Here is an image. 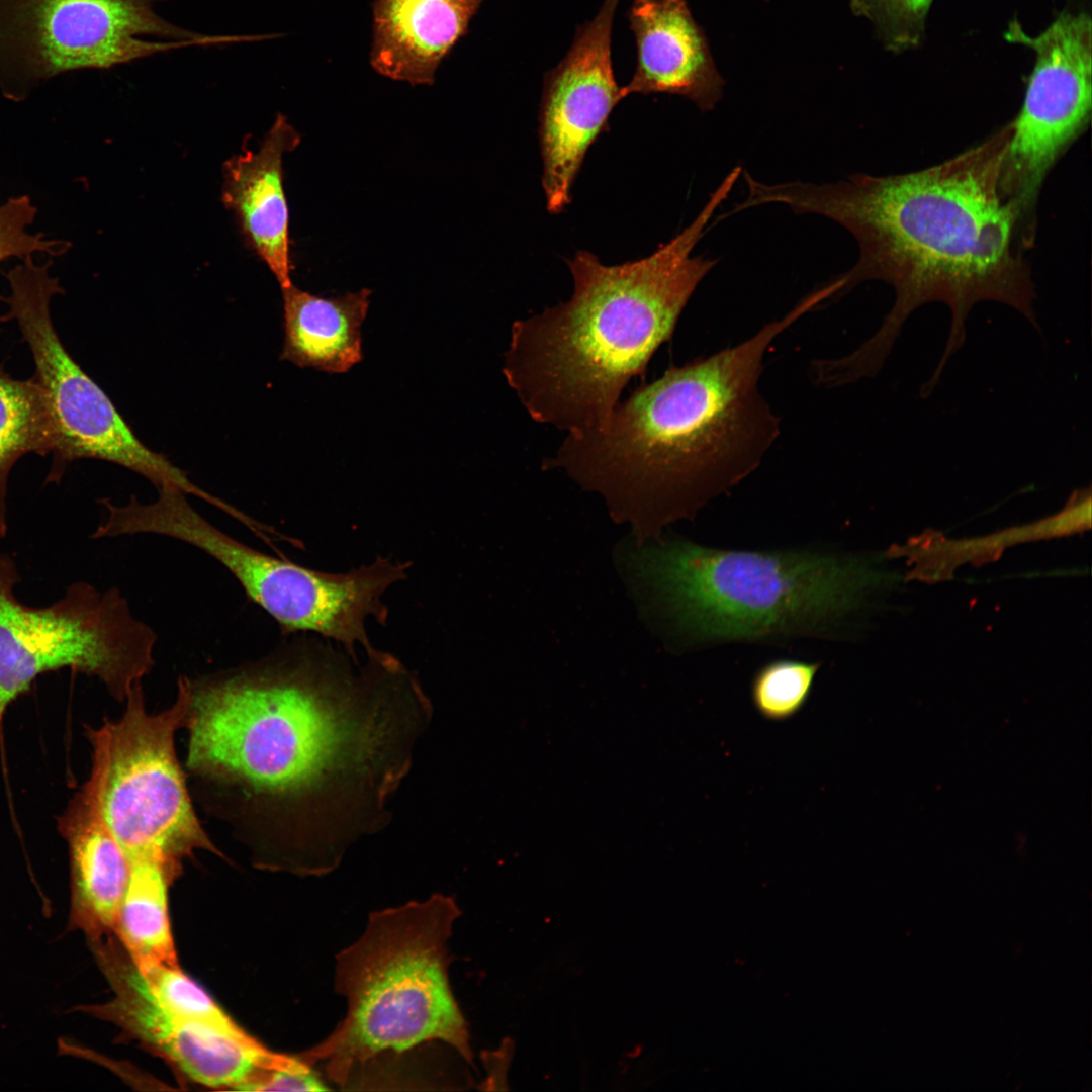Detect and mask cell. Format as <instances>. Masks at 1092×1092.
Segmentation results:
<instances>
[{"label":"cell","instance_id":"obj_24","mask_svg":"<svg viewBox=\"0 0 1092 1092\" xmlns=\"http://www.w3.org/2000/svg\"><path fill=\"white\" fill-rule=\"evenodd\" d=\"M857 16L874 26L885 49L902 53L919 47L933 0H848Z\"/></svg>","mask_w":1092,"mask_h":1092},{"label":"cell","instance_id":"obj_19","mask_svg":"<svg viewBox=\"0 0 1092 1092\" xmlns=\"http://www.w3.org/2000/svg\"><path fill=\"white\" fill-rule=\"evenodd\" d=\"M281 290L282 360L328 373H345L362 360L361 326L368 312L370 289L330 298L293 284Z\"/></svg>","mask_w":1092,"mask_h":1092},{"label":"cell","instance_id":"obj_15","mask_svg":"<svg viewBox=\"0 0 1092 1092\" xmlns=\"http://www.w3.org/2000/svg\"><path fill=\"white\" fill-rule=\"evenodd\" d=\"M627 17L637 51L630 94L666 93L694 102L703 112L721 100L724 80L707 38L685 0H634Z\"/></svg>","mask_w":1092,"mask_h":1092},{"label":"cell","instance_id":"obj_12","mask_svg":"<svg viewBox=\"0 0 1092 1092\" xmlns=\"http://www.w3.org/2000/svg\"><path fill=\"white\" fill-rule=\"evenodd\" d=\"M1085 11L1063 10L1039 34L1014 18L1004 37L1030 48L1035 61L1024 99L1011 120L999 187L1017 211L1024 237L1034 243L1043 183L1059 160L1087 130L1092 109V29Z\"/></svg>","mask_w":1092,"mask_h":1092},{"label":"cell","instance_id":"obj_10","mask_svg":"<svg viewBox=\"0 0 1092 1092\" xmlns=\"http://www.w3.org/2000/svg\"><path fill=\"white\" fill-rule=\"evenodd\" d=\"M53 260L33 256L6 272L8 306L1 318L16 321L35 364L34 377L46 391L54 426L53 462L46 482H59L66 467L80 458L112 462L149 479L155 487L173 488L221 508L223 500L195 485L164 455L149 449L125 422L108 395L75 362L62 344L51 315V301L63 294L51 275Z\"/></svg>","mask_w":1092,"mask_h":1092},{"label":"cell","instance_id":"obj_14","mask_svg":"<svg viewBox=\"0 0 1092 1092\" xmlns=\"http://www.w3.org/2000/svg\"><path fill=\"white\" fill-rule=\"evenodd\" d=\"M619 2L605 0L595 18L577 27L566 56L544 75L539 140L542 186L553 214L569 204L588 148L608 129L612 111L625 98L611 54Z\"/></svg>","mask_w":1092,"mask_h":1092},{"label":"cell","instance_id":"obj_20","mask_svg":"<svg viewBox=\"0 0 1092 1092\" xmlns=\"http://www.w3.org/2000/svg\"><path fill=\"white\" fill-rule=\"evenodd\" d=\"M177 876L160 863L129 866L113 934L136 968L178 966L168 915V888Z\"/></svg>","mask_w":1092,"mask_h":1092},{"label":"cell","instance_id":"obj_9","mask_svg":"<svg viewBox=\"0 0 1092 1092\" xmlns=\"http://www.w3.org/2000/svg\"><path fill=\"white\" fill-rule=\"evenodd\" d=\"M182 727L179 707L150 713L133 699L118 720L87 728L88 783L129 866L161 863L180 874L197 850L222 856L195 813L177 757L175 734Z\"/></svg>","mask_w":1092,"mask_h":1092},{"label":"cell","instance_id":"obj_25","mask_svg":"<svg viewBox=\"0 0 1092 1092\" xmlns=\"http://www.w3.org/2000/svg\"><path fill=\"white\" fill-rule=\"evenodd\" d=\"M36 214L37 207L27 195L12 196L0 204V265L12 258L35 254L54 258L68 251V242L29 231Z\"/></svg>","mask_w":1092,"mask_h":1092},{"label":"cell","instance_id":"obj_16","mask_svg":"<svg viewBox=\"0 0 1092 1092\" xmlns=\"http://www.w3.org/2000/svg\"><path fill=\"white\" fill-rule=\"evenodd\" d=\"M299 143L298 131L278 114L260 148L232 157L223 169V202L281 289L293 284L283 157Z\"/></svg>","mask_w":1092,"mask_h":1092},{"label":"cell","instance_id":"obj_17","mask_svg":"<svg viewBox=\"0 0 1092 1092\" xmlns=\"http://www.w3.org/2000/svg\"><path fill=\"white\" fill-rule=\"evenodd\" d=\"M483 0H374L370 64L380 75L431 85Z\"/></svg>","mask_w":1092,"mask_h":1092},{"label":"cell","instance_id":"obj_21","mask_svg":"<svg viewBox=\"0 0 1092 1092\" xmlns=\"http://www.w3.org/2000/svg\"><path fill=\"white\" fill-rule=\"evenodd\" d=\"M54 447V426L44 389L31 379L12 378L0 367V537L7 533L9 473L27 453L44 456Z\"/></svg>","mask_w":1092,"mask_h":1092},{"label":"cell","instance_id":"obj_22","mask_svg":"<svg viewBox=\"0 0 1092 1092\" xmlns=\"http://www.w3.org/2000/svg\"><path fill=\"white\" fill-rule=\"evenodd\" d=\"M821 663L777 659L761 666L751 682V700L769 721H787L807 704Z\"/></svg>","mask_w":1092,"mask_h":1092},{"label":"cell","instance_id":"obj_11","mask_svg":"<svg viewBox=\"0 0 1092 1092\" xmlns=\"http://www.w3.org/2000/svg\"><path fill=\"white\" fill-rule=\"evenodd\" d=\"M165 1L0 0L1 94L22 101L70 72L222 44L221 35L185 30L162 18L156 6Z\"/></svg>","mask_w":1092,"mask_h":1092},{"label":"cell","instance_id":"obj_1","mask_svg":"<svg viewBox=\"0 0 1092 1092\" xmlns=\"http://www.w3.org/2000/svg\"><path fill=\"white\" fill-rule=\"evenodd\" d=\"M191 796L259 868L337 869L390 821V799L433 718L416 674L306 636L232 668L184 676Z\"/></svg>","mask_w":1092,"mask_h":1092},{"label":"cell","instance_id":"obj_8","mask_svg":"<svg viewBox=\"0 0 1092 1092\" xmlns=\"http://www.w3.org/2000/svg\"><path fill=\"white\" fill-rule=\"evenodd\" d=\"M20 580L15 561L0 552V722L38 675L65 667L97 677L124 702L155 665L157 636L121 592L78 581L35 608L14 595Z\"/></svg>","mask_w":1092,"mask_h":1092},{"label":"cell","instance_id":"obj_13","mask_svg":"<svg viewBox=\"0 0 1092 1092\" xmlns=\"http://www.w3.org/2000/svg\"><path fill=\"white\" fill-rule=\"evenodd\" d=\"M88 943L114 997L75 1009L117 1025L191 1080L248 1091L265 1071L292 1062L293 1056L269 1050L246 1031L230 1032L167 1008L152 993L115 935L89 938Z\"/></svg>","mask_w":1092,"mask_h":1092},{"label":"cell","instance_id":"obj_23","mask_svg":"<svg viewBox=\"0 0 1092 1092\" xmlns=\"http://www.w3.org/2000/svg\"><path fill=\"white\" fill-rule=\"evenodd\" d=\"M136 969L155 997L170 1010L230 1032L245 1031L179 966L153 965Z\"/></svg>","mask_w":1092,"mask_h":1092},{"label":"cell","instance_id":"obj_5","mask_svg":"<svg viewBox=\"0 0 1092 1092\" xmlns=\"http://www.w3.org/2000/svg\"><path fill=\"white\" fill-rule=\"evenodd\" d=\"M620 561L646 613L695 641L824 631L853 611L873 582L854 558L681 540L625 544Z\"/></svg>","mask_w":1092,"mask_h":1092},{"label":"cell","instance_id":"obj_6","mask_svg":"<svg viewBox=\"0 0 1092 1092\" xmlns=\"http://www.w3.org/2000/svg\"><path fill=\"white\" fill-rule=\"evenodd\" d=\"M460 914L443 894L372 912L360 937L336 957L334 987L346 1000L345 1017L299 1056L311 1066L324 1062L341 1089L379 1054L428 1042H443L472 1065L468 1025L449 982V940Z\"/></svg>","mask_w":1092,"mask_h":1092},{"label":"cell","instance_id":"obj_3","mask_svg":"<svg viewBox=\"0 0 1092 1092\" xmlns=\"http://www.w3.org/2000/svg\"><path fill=\"white\" fill-rule=\"evenodd\" d=\"M813 310L806 296L741 343L670 365L619 402L605 430L567 435L545 468L601 493L636 543L657 536L760 465L781 432L759 389L765 353Z\"/></svg>","mask_w":1092,"mask_h":1092},{"label":"cell","instance_id":"obj_7","mask_svg":"<svg viewBox=\"0 0 1092 1092\" xmlns=\"http://www.w3.org/2000/svg\"><path fill=\"white\" fill-rule=\"evenodd\" d=\"M143 534L169 537L203 551L237 579L243 590L278 624L284 635L312 632L341 644L353 657L355 648H375L366 621L385 625L382 596L406 577L410 563L379 557L347 572L318 571L254 549L225 534L178 490H162L139 515Z\"/></svg>","mask_w":1092,"mask_h":1092},{"label":"cell","instance_id":"obj_4","mask_svg":"<svg viewBox=\"0 0 1092 1092\" xmlns=\"http://www.w3.org/2000/svg\"><path fill=\"white\" fill-rule=\"evenodd\" d=\"M732 191L722 181L693 221L651 255L605 265L588 251L566 260L567 301L513 323L503 374L535 422L580 435L605 430L631 379L670 341L717 259L693 256Z\"/></svg>","mask_w":1092,"mask_h":1092},{"label":"cell","instance_id":"obj_2","mask_svg":"<svg viewBox=\"0 0 1092 1092\" xmlns=\"http://www.w3.org/2000/svg\"><path fill=\"white\" fill-rule=\"evenodd\" d=\"M1011 121L951 158L913 172L853 174L833 183L766 184L745 179L747 208L778 203L846 229L858 245L855 264L830 281V301L863 281L891 285L895 301L881 329L847 355L866 376L882 367L907 315L927 302L947 304L953 337L978 302L1005 303L1034 322L1035 285L1015 206L999 187Z\"/></svg>","mask_w":1092,"mask_h":1092},{"label":"cell","instance_id":"obj_18","mask_svg":"<svg viewBox=\"0 0 1092 1092\" xmlns=\"http://www.w3.org/2000/svg\"><path fill=\"white\" fill-rule=\"evenodd\" d=\"M70 855L68 929L87 938L112 934L129 878L128 860L107 827L88 782L59 821Z\"/></svg>","mask_w":1092,"mask_h":1092}]
</instances>
